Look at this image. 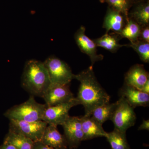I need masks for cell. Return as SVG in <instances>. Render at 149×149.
Here are the masks:
<instances>
[{
  "mask_svg": "<svg viewBox=\"0 0 149 149\" xmlns=\"http://www.w3.org/2000/svg\"><path fill=\"white\" fill-rule=\"evenodd\" d=\"M74 79L80 83L76 98L84 107L85 115L91 116L97 107L109 102L110 97L97 80L93 66L75 74Z\"/></svg>",
  "mask_w": 149,
  "mask_h": 149,
  "instance_id": "1",
  "label": "cell"
},
{
  "mask_svg": "<svg viewBox=\"0 0 149 149\" xmlns=\"http://www.w3.org/2000/svg\"><path fill=\"white\" fill-rule=\"evenodd\" d=\"M51 83L44 63L35 59L25 63L21 77V85L31 95L42 97Z\"/></svg>",
  "mask_w": 149,
  "mask_h": 149,
  "instance_id": "2",
  "label": "cell"
},
{
  "mask_svg": "<svg viewBox=\"0 0 149 149\" xmlns=\"http://www.w3.org/2000/svg\"><path fill=\"white\" fill-rule=\"evenodd\" d=\"M47 106L37 102L31 95L26 101L7 110L4 115L10 120L34 122L42 120Z\"/></svg>",
  "mask_w": 149,
  "mask_h": 149,
  "instance_id": "3",
  "label": "cell"
},
{
  "mask_svg": "<svg viewBox=\"0 0 149 149\" xmlns=\"http://www.w3.org/2000/svg\"><path fill=\"white\" fill-rule=\"evenodd\" d=\"M136 116L134 108L122 98L116 102L114 111L110 120L113 123L114 129L123 133L136 123Z\"/></svg>",
  "mask_w": 149,
  "mask_h": 149,
  "instance_id": "4",
  "label": "cell"
},
{
  "mask_svg": "<svg viewBox=\"0 0 149 149\" xmlns=\"http://www.w3.org/2000/svg\"><path fill=\"white\" fill-rule=\"evenodd\" d=\"M47 70L51 83L60 85H68L75 74L66 63L54 56L49 57L44 62Z\"/></svg>",
  "mask_w": 149,
  "mask_h": 149,
  "instance_id": "5",
  "label": "cell"
},
{
  "mask_svg": "<svg viewBox=\"0 0 149 149\" xmlns=\"http://www.w3.org/2000/svg\"><path fill=\"white\" fill-rule=\"evenodd\" d=\"M80 105L76 97L70 101L59 104L53 106L47 107L42 120L48 125H62L69 117V112L72 107Z\"/></svg>",
  "mask_w": 149,
  "mask_h": 149,
  "instance_id": "6",
  "label": "cell"
},
{
  "mask_svg": "<svg viewBox=\"0 0 149 149\" xmlns=\"http://www.w3.org/2000/svg\"><path fill=\"white\" fill-rule=\"evenodd\" d=\"M47 125L43 120L28 122L10 120L9 130L20 133L36 142L41 141Z\"/></svg>",
  "mask_w": 149,
  "mask_h": 149,
  "instance_id": "7",
  "label": "cell"
},
{
  "mask_svg": "<svg viewBox=\"0 0 149 149\" xmlns=\"http://www.w3.org/2000/svg\"><path fill=\"white\" fill-rule=\"evenodd\" d=\"M74 97L68 85L51 83L43 94V98L47 107L53 106L70 101Z\"/></svg>",
  "mask_w": 149,
  "mask_h": 149,
  "instance_id": "8",
  "label": "cell"
},
{
  "mask_svg": "<svg viewBox=\"0 0 149 149\" xmlns=\"http://www.w3.org/2000/svg\"><path fill=\"white\" fill-rule=\"evenodd\" d=\"M62 126L68 147L71 149L77 148L83 141L81 118L70 116Z\"/></svg>",
  "mask_w": 149,
  "mask_h": 149,
  "instance_id": "9",
  "label": "cell"
},
{
  "mask_svg": "<svg viewBox=\"0 0 149 149\" xmlns=\"http://www.w3.org/2000/svg\"><path fill=\"white\" fill-rule=\"evenodd\" d=\"M74 38L81 52L89 56L92 63V66L96 62L103 59V56L97 53V46L94 41L85 35V27L82 26L79 28L75 32Z\"/></svg>",
  "mask_w": 149,
  "mask_h": 149,
  "instance_id": "10",
  "label": "cell"
},
{
  "mask_svg": "<svg viewBox=\"0 0 149 149\" xmlns=\"http://www.w3.org/2000/svg\"><path fill=\"white\" fill-rule=\"evenodd\" d=\"M119 95L120 97L124 99L133 108L149 106V94L130 85L124 84L120 90Z\"/></svg>",
  "mask_w": 149,
  "mask_h": 149,
  "instance_id": "11",
  "label": "cell"
},
{
  "mask_svg": "<svg viewBox=\"0 0 149 149\" xmlns=\"http://www.w3.org/2000/svg\"><path fill=\"white\" fill-rule=\"evenodd\" d=\"M149 80L148 72L144 65L136 64L126 72L125 76V84L141 91L144 85Z\"/></svg>",
  "mask_w": 149,
  "mask_h": 149,
  "instance_id": "12",
  "label": "cell"
},
{
  "mask_svg": "<svg viewBox=\"0 0 149 149\" xmlns=\"http://www.w3.org/2000/svg\"><path fill=\"white\" fill-rule=\"evenodd\" d=\"M40 141L55 149H67L68 147L64 136L59 132L57 126L54 125H47Z\"/></svg>",
  "mask_w": 149,
  "mask_h": 149,
  "instance_id": "13",
  "label": "cell"
},
{
  "mask_svg": "<svg viewBox=\"0 0 149 149\" xmlns=\"http://www.w3.org/2000/svg\"><path fill=\"white\" fill-rule=\"evenodd\" d=\"M81 120L83 133V141L98 137L106 138L107 132L104 130L102 125L93 119L91 116L85 115L81 117Z\"/></svg>",
  "mask_w": 149,
  "mask_h": 149,
  "instance_id": "14",
  "label": "cell"
},
{
  "mask_svg": "<svg viewBox=\"0 0 149 149\" xmlns=\"http://www.w3.org/2000/svg\"><path fill=\"white\" fill-rule=\"evenodd\" d=\"M3 143L10 144L17 149H32L34 142L20 134L9 130L4 139Z\"/></svg>",
  "mask_w": 149,
  "mask_h": 149,
  "instance_id": "15",
  "label": "cell"
},
{
  "mask_svg": "<svg viewBox=\"0 0 149 149\" xmlns=\"http://www.w3.org/2000/svg\"><path fill=\"white\" fill-rule=\"evenodd\" d=\"M123 27L124 19L120 13L116 10L109 11L105 17L103 24L107 33L110 30H113L118 34Z\"/></svg>",
  "mask_w": 149,
  "mask_h": 149,
  "instance_id": "16",
  "label": "cell"
},
{
  "mask_svg": "<svg viewBox=\"0 0 149 149\" xmlns=\"http://www.w3.org/2000/svg\"><path fill=\"white\" fill-rule=\"evenodd\" d=\"M116 106V102H109L97 107L92 112L91 116L97 122L102 125L108 120H110Z\"/></svg>",
  "mask_w": 149,
  "mask_h": 149,
  "instance_id": "17",
  "label": "cell"
},
{
  "mask_svg": "<svg viewBox=\"0 0 149 149\" xmlns=\"http://www.w3.org/2000/svg\"><path fill=\"white\" fill-rule=\"evenodd\" d=\"M112 149H130L126 139V133H123L114 129L107 133L106 137Z\"/></svg>",
  "mask_w": 149,
  "mask_h": 149,
  "instance_id": "18",
  "label": "cell"
},
{
  "mask_svg": "<svg viewBox=\"0 0 149 149\" xmlns=\"http://www.w3.org/2000/svg\"><path fill=\"white\" fill-rule=\"evenodd\" d=\"M141 30V25L136 22L128 19L127 23L118 34L122 37L127 38L130 42H135L139 40Z\"/></svg>",
  "mask_w": 149,
  "mask_h": 149,
  "instance_id": "19",
  "label": "cell"
},
{
  "mask_svg": "<svg viewBox=\"0 0 149 149\" xmlns=\"http://www.w3.org/2000/svg\"><path fill=\"white\" fill-rule=\"evenodd\" d=\"M93 41L97 47L103 48L113 53L115 52L119 48L125 46L119 44L116 37L108 33Z\"/></svg>",
  "mask_w": 149,
  "mask_h": 149,
  "instance_id": "20",
  "label": "cell"
},
{
  "mask_svg": "<svg viewBox=\"0 0 149 149\" xmlns=\"http://www.w3.org/2000/svg\"><path fill=\"white\" fill-rule=\"evenodd\" d=\"M129 46L138 54L141 60L146 63H148L149 43L139 40L136 42H130Z\"/></svg>",
  "mask_w": 149,
  "mask_h": 149,
  "instance_id": "21",
  "label": "cell"
},
{
  "mask_svg": "<svg viewBox=\"0 0 149 149\" xmlns=\"http://www.w3.org/2000/svg\"><path fill=\"white\" fill-rule=\"evenodd\" d=\"M137 23L143 26L148 25L149 23V6L148 4L139 8L134 14Z\"/></svg>",
  "mask_w": 149,
  "mask_h": 149,
  "instance_id": "22",
  "label": "cell"
},
{
  "mask_svg": "<svg viewBox=\"0 0 149 149\" xmlns=\"http://www.w3.org/2000/svg\"><path fill=\"white\" fill-rule=\"evenodd\" d=\"M111 6L116 9V10L124 13L127 16L128 3L126 0H108Z\"/></svg>",
  "mask_w": 149,
  "mask_h": 149,
  "instance_id": "23",
  "label": "cell"
},
{
  "mask_svg": "<svg viewBox=\"0 0 149 149\" xmlns=\"http://www.w3.org/2000/svg\"><path fill=\"white\" fill-rule=\"evenodd\" d=\"M143 29H141V34L139 38L141 40L149 43V28L148 25L144 26Z\"/></svg>",
  "mask_w": 149,
  "mask_h": 149,
  "instance_id": "24",
  "label": "cell"
},
{
  "mask_svg": "<svg viewBox=\"0 0 149 149\" xmlns=\"http://www.w3.org/2000/svg\"><path fill=\"white\" fill-rule=\"evenodd\" d=\"M32 149H55L53 148L45 145L41 141H37L34 142V146H33Z\"/></svg>",
  "mask_w": 149,
  "mask_h": 149,
  "instance_id": "25",
  "label": "cell"
},
{
  "mask_svg": "<svg viewBox=\"0 0 149 149\" xmlns=\"http://www.w3.org/2000/svg\"><path fill=\"white\" fill-rule=\"evenodd\" d=\"M138 130H149V120H145L143 119L142 122V124L140 125L138 128Z\"/></svg>",
  "mask_w": 149,
  "mask_h": 149,
  "instance_id": "26",
  "label": "cell"
},
{
  "mask_svg": "<svg viewBox=\"0 0 149 149\" xmlns=\"http://www.w3.org/2000/svg\"><path fill=\"white\" fill-rule=\"evenodd\" d=\"M0 149H17L15 147L10 144L3 143L2 145L0 146Z\"/></svg>",
  "mask_w": 149,
  "mask_h": 149,
  "instance_id": "27",
  "label": "cell"
},
{
  "mask_svg": "<svg viewBox=\"0 0 149 149\" xmlns=\"http://www.w3.org/2000/svg\"><path fill=\"white\" fill-rule=\"evenodd\" d=\"M141 91L144 93L149 94V80H148L144 85Z\"/></svg>",
  "mask_w": 149,
  "mask_h": 149,
  "instance_id": "28",
  "label": "cell"
},
{
  "mask_svg": "<svg viewBox=\"0 0 149 149\" xmlns=\"http://www.w3.org/2000/svg\"><path fill=\"white\" fill-rule=\"evenodd\" d=\"M100 1L101 2H103L104 1V0H100Z\"/></svg>",
  "mask_w": 149,
  "mask_h": 149,
  "instance_id": "29",
  "label": "cell"
}]
</instances>
